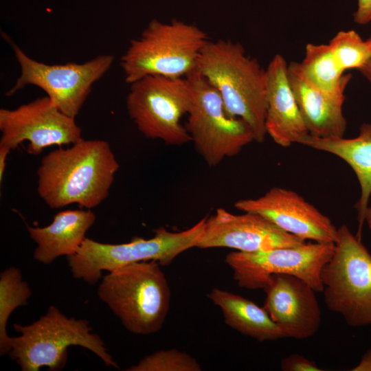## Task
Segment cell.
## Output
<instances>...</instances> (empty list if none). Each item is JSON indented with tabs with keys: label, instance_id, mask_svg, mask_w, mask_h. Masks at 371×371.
<instances>
[{
	"label": "cell",
	"instance_id": "cell-1",
	"mask_svg": "<svg viewBox=\"0 0 371 371\" xmlns=\"http://www.w3.org/2000/svg\"><path fill=\"white\" fill-rule=\"evenodd\" d=\"M119 168L106 141L82 138L43 157L37 170L38 193L52 209L74 203L91 209L108 196Z\"/></svg>",
	"mask_w": 371,
	"mask_h": 371
},
{
	"label": "cell",
	"instance_id": "cell-2",
	"mask_svg": "<svg viewBox=\"0 0 371 371\" xmlns=\"http://www.w3.org/2000/svg\"><path fill=\"white\" fill-rule=\"evenodd\" d=\"M196 69L219 92L227 112L249 124L256 142H264L267 74L257 59L247 55L238 42L209 41L200 54Z\"/></svg>",
	"mask_w": 371,
	"mask_h": 371
},
{
	"label": "cell",
	"instance_id": "cell-3",
	"mask_svg": "<svg viewBox=\"0 0 371 371\" xmlns=\"http://www.w3.org/2000/svg\"><path fill=\"white\" fill-rule=\"evenodd\" d=\"M98 295L125 328L137 335L160 330L170 308V286L156 261L134 262L109 271Z\"/></svg>",
	"mask_w": 371,
	"mask_h": 371
},
{
	"label": "cell",
	"instance_id": "cell-4",
	"mask_svg": "<svg viewBox=\"0 0 371 371\" xmlns=\"http://www.w3.org/2000/svg\"><path fill=\"white\" fill-rule=\"evenodd\" d=\"M20 335L12 337L9 354L23 371L63 369L67 363V348L78 346L97 355L107 366L119 368L100 337L92 333L85 319L68 317L51 305L46 313L28 325L15 323Z\"/></svg>",
	"mask_w": 371,
	"mask_h": 371
},
{
	"label": "cell",
	"instance_id": "cell-5",
	"mask_svg": "<svg viewBox=\"0 0 371 371\" xmlns=\"http://www.w3.org/2000/svg\"><path fill=\"white\" fill-rule=\"evenodd\" d=\"M208 41L195 25L153 19L139 38L131 41L121 58L124 80L130 85L147 76L185 78L196 69Z\"/></svg>",
	"mask_w": 371,
	"mask_h": 371
},
{
	"label": "cell",
	"instance_id": "cell-6",
	"mask_svg": "<svg viewBox=\"0 0 371 371\" xmlns=\"http://www.w3.org/2000/svg\"><path fill=\"white\" fill-rule=\"evenodd\" d=\"M206 219L177 232L159 228L151 238H135L126 243H102L86 237L77 251L67 256L68 265L75 278L89 284H95L103 271H111L134 262L156 261L167 265L183 251L196 247Z\"/></svg>",
	"mask_w": 371,
	"mask_h": 371
},
{
	"label": "cell",
	"instance_id": "cell-7",
	"mask_svg": "<svg viewBox=\"0 0 371 371\" xmlns=\"http://www.w3.org/2000/svg\"><path fill=\"white\" fill-rule=\"evenodd\" d=\"M328 308L348 325H371V254L346 225L337 229L335 249L321 273Z\"/></svg>",
	"mask_w": 371,
	"mask_h": 371
},
{
	"label": "cell",
	"instance_id": "cell-8",
	"mask_svg": "<svg viewBox=\"0 0 371 371\" xmlns=\"http://www.w3.org/2000/svg\"><path fill=\"white\" fill-rule=\"evenodd\" d=\"M186 78L192 89L186 128L209 166L236 155L255 141L249 124L227 112L219 92L203 76L195 69Z\"/></svg>",
	"mask_w": 371,
	"mask_h": 371
},
{
	"label": "cell",
	"instance_id": "cell-9",
	"mask_svg": "<svg viewBox=\"0 0 371 371\" xmlns=\"http://www.w3.org/2000/svg\"><path fill=\"white\" fill-rule=\"evenodd\" d=\"M191 102L192 89L186 77L147 76L130 84L126 109L145 137L179 146L191 142L181 123Z\"/></svg>",
	"mask_w": 371,
	"mask_h": 371
},
{
	"label": "cell",
	"instance_id": "cell-10",
	"mask_svg": "<svg viewBox=\"0 0 371 371\" xmlns=\"http://www.w3.org/2000/svg\"><path fill=\"white\" fill-rule=\"evenodd\" d=\"M334 249V243H304L268 251H233L225 261L242 288L264 289L272 276L286 274L302 280L316 292H322V271Z\"/></svg>",
	"mask_w": 371,
	"mask_h": 371
},
{
	"label": "cell",
	"instance_id": "cell-11",
	"mask_svg": "<svg viewBox=\"0 0 371 371\" xmlns=\"http://www.w3.org/2000/svg\"><path fill=\"white\" fill-rule=\"evenodd\" d=\"M12 47L21 75L6 95L10 96L27 85L36 86L61 112L73 118L78 114L92 85L110 69L115 58L106 54L83 63L47 65L31 58L14 43Z\"/></svg>",
	"mask_w": 371,
	"mask_h": 371
},
{
	"label": "cell",
	"instance_id": "cell-12",
	"mask_svg": "<svg viewBox=\"0 0 371 371\" xmlns=\"http://www.w3.org/2000/svg\"><path fill=\"white\" fill-rule=\"evenodd\" d=\"M0 146L10 150L27 141V153L38 155L45 148L73 144L82 139L75 118L61 112L46 95L14 109H0Z\"/></svg>",
	"mask_w": 371,
	"mask_h": 371
},
{
	"label": "cell",
	"instance_id": "cell-13",
	"mask_svg": "<svg viewBox=\"0 0 371 371\" xmlns=\"http://www.w3.org/2000/svg\"><path fill=\"white\" fill-rule=\"evenodd\" d=\"M304 243L305 240L284 231L258 214L244 212L238 215L218 208L214 215L207 218L196 247H227L255 252Z\"/></svg>",
	"mask_w": 371,
	"mask_h": 371
},
{
	"label": "cell",
	"instance_id": "cell-14",
	"mask_svg": "<svg viewBox=\"0 0 371 371\" xmlns=\"http://www.w3.org/2000/svg\"><path fill=\"white\" fill-rule=\"evenodd\" d=\"M234 206L258 214L305 240L335 243L337 237V228L330 219L291 190L274 187L257 199L237 201Z\"/></svg>",
	"mask_w": 371,
	"mask_h": 371
},
{
	"label": "cell",
	"instance_id": "cell-15",
	"mask_svg": "<svg viewBox=\"0 0 371 371\" xmlns=\"http://www.w3.org/2000/svg\"><path fill=\"white\" fill-rule=\"evenodd\" d=\"M264 308L286 337H313L321 324L315 291L302 280L286 274L272 276L264 289Z\"/></svg>",
	"mask_w": 371,
	"mask_h": 371
},
{
	"label": "cell",
	"instance_id": "cell-16",
	"mask_svg": "<svg viewBox=\"0 0 371 371\" xmlns=\"http://www.w3.org/2000/svg\"><path fill=\"white\" fill-rule=\"evenodd\" d=\"M267 134L275 143L288 147L309 134L288 78V63L279 54L267 69Z\"/></svg>",
	"mask_w": 371,
	"mask_h": 371
},
{
	"label": "cell",
	"instance_id": "cell-17",
	"mask_svg": "<svg viewBox=\"0 0 371 371\" xmlns=\"http://www.w3.org/2000/svg\"><path fill=\"white\" fill-rule=\"evenodd\" d=\"M288 78L309 134L319 137H344L347 126L342 110L346 89H320L306 78L300 63L295 61L288 64Z\"/></svg>",
	"mask_w": 371,
	"mask_h": 371
},
{
	"label": "cell",
	"instance_id": "cell-18",
	"mask_svg": "<svg viewBox=\"0 0 371 371\" xmlns=\"http://www.w3.org/2000/svg\"><path fill=\"white\" fill-rule=\"evenodd\" d=\"M300 144L337 156L355 172L361 189L359 199L355 206L358 220L356 236L361 240L362 228L371 195V122L363 123L359 127V135L353 138L319 137L308 134Z\"/></svg>",
	"mask_w": 371,
	"mask_h": 371
},
{
	"label": "cell",
	"instance_id": "cell-19",
	"mask_svg": "<svg viewBox=\"0 0 371 371\" xmlns=\"http://www.w3.org/2000/svg\"><path fill=\"white\" fill-rule=\"evenodd\" d=\"M95 219L90 209L67 210L57 213L46 227L27 226L30 237L36 244L34 258L49 265L60 256L74 255Z\"/></svg>",
	"mask_w": 371,
	"mask_h": 371
},
{
	"label": "cell",
	"instance_id": "cell-20",
	"mask_svg": "<svg viewBox=\"0 0 371 371\" xmlns=\"http://www.w3.org/2000/svg\"><path fill=\"white\" fill-rule=\"evenodd\" d=\"M208 297L221 308L225 324L240 333L261 342L286 337L264 307L254 302L218 288Z\"/></svg>",
	"mask_w": 371,
	"mask_h": 371
},
{
	"label": "cell",
	"instance_id": "cell-21",
	"mask_svg": "<svg viewBox=\"0 0 371 371\" xmlns=\"http://www.w3.org/2000/svg\"><path fill=\"white\" fill-rule=\"evenodd\" d=\"M300 63L306 78L326 91L346 89L352 78L342 70L328 44H307L304 59Z\"/></svg>",
	"mask_w": 371,
	"mask_h": 371
},
{
	"label": "cell",
	"instance_id": "cell-22",
	"mask_svg": "<svg viewBox=\"0 0 371 371\" xmlns=\"http://www.w3.org/2000/svg\"><path fill=\"white\" fill-rule=\"evenodd\" d=\"M28 284L23 280L19 269L10 267L0 274V355L11 350L12 337L6 332V325L12 313L25 306L31 296Z\"/></svg>",
	"mask_w": 371,
	"mask_h": 371
},
{
	"label": "cell",
	"instance_id": "cell-23",
	"mask_svg": "<svg viewBox=\"0 0 371 371\" xmlns=\"http://www.w3.org/2000/svg\"><path fill=\"white\" fill-rule=\"evenodd\" d=\"M328 45L344 71L350 69L358 70L371 55L370 38L363 40L353 30L338 32Z\"/></svg>",
	"mask_w": 371,
	"mask_h": 371
},
{
	"label": "cell",
	"instance_id": "cell-24",
	"mask_svg": "<svg viewBox=\"0 0 371 371\" xmlns=\"http://www.w3.org/2000/svg\"><path fill=\"white\" fill-rule=\"evenodd\" d=\"M201 365L189 354L177 349L156 351L142 358L126 371H201Z\"/></svg>",
	"mask_w": 371,
	"mask_h": 371
},
{
	"label": "cell",
	"instance_id": "cell-25",
	"mask_svg": "<svg viewBox=\"0 0 371 371\" xmlns=\"http://www.w3.org/2000/svg\"><path fill=\"white\" fill-rule=\"evenodd\" d=\"M283 371H321L317 364L308 359L298 355L291 354L284 357L280 362Z\"/></svg>",
	"mask_w": 371,
	"mask_h": 371
},
{
	"label": "cell",
	"instance_id": "cell-26",
	"mask_svg": "<svg viewBox=\"0 0 371 371\" xmlns=\"http://www.w3.org/2000/svg\"><path fill=\"white\" fill-rule=\"evenodd\" d=\"M353 19L361 25L371 22V0H357V8L353 14Z\"/></svg>",
	"mask_w": 371,
	"mask_h": 371
},
{
	"label": "cell",
	"instance_id": "cell-27",
	"mask_svg": "<svg viewBox=\"0 0 371 371\" xmlns=\"http://www.w3.org/2000/svg\"><path fill=\"white\" fill-rule=\"evenodd\" d=\"M352 370L371 371V348L363 355L359 364L352 369Z\"/></svg>",
	"mask_w": 371,
	"mask_h": 371
},
{
	"label": "cell",
	"instance_id": "cell-28",
	"mask_svg": "<svg viewBox=\"0 0 371 371\" xmlns=\"http://www.w3.org/2000/svg\"><path fill=\"white\" fill-rule=\"evenodd\" d=\"M10 150H11L6 146H0V182L2 181L3 178L6 159Z\"/></svg>",
	"mask_w": 371,
	"mask_h": 371
},
{
	"label": "cell",
	"instance_id": "cell-29",
	"mask_svg": "<svg viewBox=\"0 0 371 371\" xmlns=\"http://www.w3.org/2000/svg\"><path fill=\"white\" fill-rule=\"evenodd\" d=\"M369 38L371 41V36ZM358 71L371 83V55L366 63Z\"/></svg>",
	"mask_w": 371,
	"mask_h": 371
},
{
	"label": "cell",
	"instance_id": "cell-30",
	"mask_svg": "<svg viewBox=\"0 0 371 371\" xmlns=\"http://www.w3.org/2000/svg\"><path fill=\"white\" fill-rule=\"evenodd\" d=\"M365 222L367 223L368 226L371 232V207H368L366 212Z\"/></svg>",
	"mask_w": 371,
	"mask_h": 371
}]
</instances>
